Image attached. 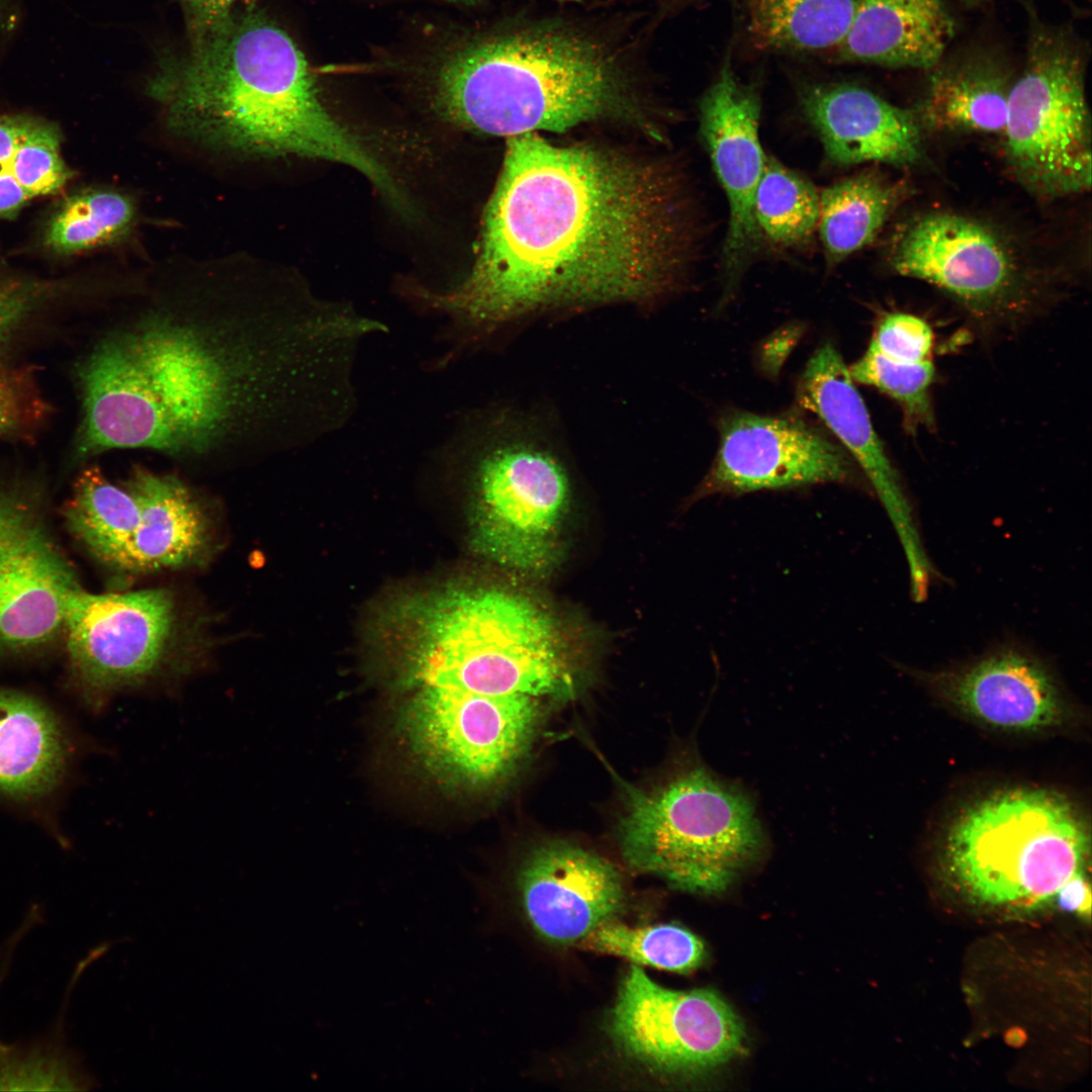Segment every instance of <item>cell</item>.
Segmentation results:
<instances>
[{
  "label": "cell",
  "mask_w": 1092,
  "mask_h": 1092,
  "mask_svg": "<svg viewBox=\"0 0 1092 1092\" xmlns=\"http://www.w3.org/2000/svg\"><path fill=\"white\" fill-rule=\"evenodd\" d=\"M152 299L78 364V458L145 449L185 465L248 461L302 445L349 413L365 317L259 290Z\"/></svg>",
  "instance_id": "1"
},
{
  "label": "cell",
  "mask_w": 1092,
  "mask_h": 1092,
  "mask_svg": "<svg viewBox=\"0 0 1092 1092\" xmlns=\"http://www.w3.org/2000/svg\"><path fill=\"white\" fill-rule=\"evenodd\" d=\"M688 210L663 165L536 133L509 138L475 263L434 300L481 331L551 309L653 301L688 267Z\"/></svg>",
  "instance_id": "2"
},
{
  "label": "cell",
  "mask_w": 1092,
  "mask_h": 1092,
  "mask_svg": "<svg viewBox=\"0 0 1092 1092\" xmlns=\"http://www.w3.org/2000/svg\"><path fill=\"white\" fill-rule=\"evenodd\" d=\"M639 41L565 8L521 7L456 44L432 77L455 123L508 138L648 113Z\"/></svg>",
  "instance_id": "3"
},
{
  "label": "cell",
  "mask_w": 1092,
  "mask_h": 1092,
  "mask_svg": "<svg viewBox=\"0 0 1092 1092\" xmlns=\"http://www.w3.org/2000/svg\"><path fill=\"white\" fill-rule=\"evenodd\" d=\"M147 89L182 133L246 154L341 163L389 198L398 192L384 164L326 109L295 41L254 3L162 52Z\"/></svg>",
  "instance_id": "4"
},
{
  "label": "cell",
  "mask_w": 1092,
  "mask_h": 1092,
  "mask_svg": "<svg viewBox=\"0 0 1092 1092\" xmlns=\"http://www.w3.org/2000/svg\"><path fill=\"white\" fill-rule=\"evenodd\" d=\"M418 615L413 678L422 687L490 697L573 695L558 627L529 598L493 588L454 592Z\"/></svg>",
  "instance_id": "5"
},
{
  "label": "cell",
  "mask_w": 1092,
  "mask_h": 1092,
  "mask_svg": "<svg viewBox=\"0 0 1092 1092\" xmlns=\"http://www.w3.org/2000/svg\"><path fill=\"white\" fill-rule=\"evenodd\" d=\"M1090 836L1074 804L1044 788H1013L965 808L950 824L942 867L969 902L1010 913L1054 903L1085 871Z\"/></svg>",
  "instance_id": "6"
},
{
  "label": "cell",
  "mask_w": 1092,
  "mask_h": 1092,
  "mask_svg": "<svg viewBox=\"0 0 1092 1092\" xmlns=\"http://www.w3.org/2000/svg\"><path fill=\"white\" fill-rule=\"evenodd\" d=\"M618 840L627 864L697 894L726 890L762 852L750 796L699 758L649 790L626 786Z\"/></svg>",
  "instance_id": "7"
},
{
  "label": "cell",
  "mask_w": 1092,
  "mask_h": 1092,
  "mask_svg": "<svg viewBox=\"0 0 1092 1092\" xmlns=\"http://www.w3.org/2000/svg\"><path fill=\"white\" fill-rule=\"evenodd\" d=\"M1022 70L1012 84L1005 153L1019 181L1054 198L1091 186V120L1086 99L1087 53L1067 25L1028 13Z\"/></svg>",
  "instance_id": "8"
},
{
  "label": "cell",
  "mask_w": 1092,
  "mask_h": 1092,
  "mask_svg": "<svg viewBox=\"0 0 1092 1092\" xmlns=\"http://www.w3.org/2000/svg\"><path fill=\"white\" fill-rule=\"evenodd\" d=\"M483 421L458 448L473 470L480 542L504 565L542 571L570 502L565 464L532 421L502 412Z\"/></svg>",
  "instance_id": "9"
},
{
  "label": "cell",
  "mask_w": 1092,
  "mask_h": 1092,
  "mask_svg": "<svg viewBox=\"0 0 1092 1092\" xmlns=\"http://www.w3.org/2000/svg\"><path fill=\"white\" fill-rule=\"evenodd\" d=\"M169 589L92 594L69 598L64 630L72 672L89 706L163 674L178 631Z\"/></svg>",
  "instance_id": "10"
},
{
  "label": "cell",
  "mask_w": 1092,
  "mask_h": 1092,
  "mask_svg": "<svg viewBox=\"0 0 1092 1092\" xmlns=\"http://www.w3.org/2000/svg\"><path fill=\"white\" fill-rule=\"evenodd\" d=\"M609 1031L625 1057L663 1076L710 1072L744 1051L733 1009L711 989L675 991L632 966L619 988Z\"/></svg>",
  "instance_id": "11"
},
{
  "label": "cell",
  "mask_w": 1092,
  "mask_h": 1092,
  "mask_svg": "<svg viewBox=\"0 0 1092 1092\" xmlns=\"http://www.w3.org/2000/svg\"><path fill=\"white\" fill-rule=\"evenodd\" d=\"M541 699L490 697L422 687L405 730L423 763L447 781L483 787L509 777L526 755Z\"/></svg>",
  "instance_id": "12"
},
{
  "label": "cell",
  "mask_w": 1092,
  "mask_h": 1092,
  "mask_svg": "<svg viewBox=\"0 0 1092 1092\" xmlns=\"http://www.w3.org/2000/svg\"><path fill=\"white\" fill-rule=\"evenodd\" d=\"M889 262L898 274L937 287L982 321L1013 320L1026 307L1024 283L1006 245L969 217L931 212L915 218L892 243Z\"/></svg>",
  "instance_id": "13"
},
{
  "label": "cell",
  "mask_w": 1092,
  "mask_h": 1092,
  "mask_svg": "<svg viewBox=\"0 0 1092 1092\" xmlns=\"http://www.w3.org/2000/svg\"><path fill=\"white\" fill-rule=\"evenodd\" d=\"M81 586L32 494L0 487V646L23 650L51 642Z\"/></svg>",
  "instance_id": "14"
},
{
  "label": "cell",
  "mask_w": 1092,
  "mask_h": 1092,
  "mask_svg": "<svg viewBox=\"0 0 1092 1092\" xmlns=\"http://www.w3.org/2000/svg\"><path fill=\"white\" fill-rule=\"evenodd\" d=\"M856 469L843 447L801 419L737 412L721 422L717 455L693 497L856 483Z\"/></svg>",
  "instance_id": "15"
},
{
  "label": "cell",
  "mask_w": 1092,
  "mask_h": 1092,
  "mask_svg": "<svg viewBox=\"0 0 1092 1092\" xmlns=\"http://www.w3.org/2000/svg\"><path fill=\"white\" fill-rule=\"evenodd\" d=\"M699 107L701 132L729 205L723 268L727 280H736L759 239L754 199L767 158L758 132L759 96L737 77L730 52Z\"/></svg>",
  "instance_id": "16"
},
{
  "label": "cell",
  "mask_w": 1092,
  "mask_h": 1092,
  "mask_svg": "<svg viewBox=\"0 0 1092 1092\" xmlns=\"http://www.w3.org/2000/svg\"><path fill=\"white\" fill-rule=\"evenodd\" d=\"M519 888L534 929L559 944L581 941L614 920L626 902L619 871L606 858L567 843L533 851L520 871Z\"/></svg>",
  "instance_id": "17"
},
{
  "label": "cell",
  "mask_w": 1092,
  "mask_h": 1092,
  "mask_svg": "<svg viewBox=\"0 0 1092 1092\" xmlns=\"http://www.w3.org/2000/svg\"><path fill=\"white\" fill-rule=\"evenodd\" d=\"M926 680L970 718L995 729L1041 731L1059 725L1066 712L1052 670L1018 645H1001Z\"/></svg>",
  "instance_id": "18"
},
{
  "label": "cell",
  "mask_w": 1092,
  "mask_h": 1092,
  "mask_svg": "<svg viewBox=\"0 0 1092 1092\" xmlns=\"http://www.w3.org/2000/svg\"><path fill=\"white\" fill-rule=\"evenodd\" d=\"M801 406L815 414L840 440L862 469L892 519L905 549L909 569L928 565L900 478L876 434L849 370L829 344L809 360L798 387Z\"/></svg>",
  "instance_id": "19"
},
{
  "label": "cell",
  "mask_w": 1092,
  "mask_h": 1092,
  "mask_svg": "<svg viewBox=\"0 0 1092 1092\" xmlns=\"http://www.w3.org/2000/svg\"><path fill=\"white\" fill-rule=\"evenodd\" d=\"M803 114L827 158L840 166H907L922 156L921 124L913 111L848 82H808L798 89Z\"/></svg>",
  "instance_id": "20"
},
{
  "label": "cell",
  "mask_w": 1092,
  "mask_h": 1092,
  "mask_svg": "<svg viewBox=\"0 0 1092 1092\" xmlns=\"http://www.w3.org/2000/svg\"><path fill=\"white\" fill-rule=\"evenodd\" d=\"M926 71L925 91L914 111L921 126L1003 133L1016 74L1002 49L970 42L946 50Z\"/></svg>",
  "instance_id": "21"
},
{
  "label": "cell",
  "mask_w": 1092,
  "mask_h": 1092,
  "mask_svg": "<svg viewBox=\"0 0 1092 1092\" xmlns=\"http://www.w3.org/2000/svg\"><path fill=\"white\" fill-rule=\"evenodd\" d=\"M123 485L138 500L141 516L126 546L121 571L179 568L205 556L210 546L208 518L182 479L138 465Z\"/></svg>",
  "instance_id": "22"
},
{
  "label": "cell",
  "mask_w": 1092,
  "mask_h": 1092,
  "mask_svg": "<svg viewBox=\"0 0 1092 1092\" xmlns=\"http://www.w3.org/2000/svg\"><path fill=\"white\" fill-rule=\"evenodd\" d=\"M956 21L945 0H856L836 57L887 68H931L946 52Z\"/></svg>",
  "instance_id": "23"
},
{
  "label": "cell",
  "mask_w": 1092,
  "mask_h": 1092,
  "mask_svg": "<svg viewBox=\"0 0 1092 1092\" xmlns=\"http://www.w3.org/2000/svg\"><path fill=\"white\" fill-rule=\"evenodd\" d=\"M60 722L36 699L0 689V793L33 799L60 783L69 758Z\"/></svg>",
  "instance_id": "24"
},
{
  "label": "cell",
  "mask_w": 1092,
  "mask_h": 1092,
  "mask_svg": "<svg viewBox=\"0 0 1092 1092\" xmlns=\"http://www.w3.org/2000/svg\"><path fill=\"white\" fill-rule=\"evenodd\" d=\"M905 186L864 171L820 193L818 232L830 265L869 245L901 201Z\"/></svg>",
  "instance_id": "25"
},
{
  "label": "cell",
  "mask_w": 1092,
  "mask_h": 1092,
  "mask_svg": "<svg viewBox=\"0 0 1092 1092\" xmlns=\"http://www.w3.org/2000/svg\"><path fill=\"white\" fill-rule=\"evenodd\" d=\"M140 516L133 494L112 483L97 466L79 474L63 509L72 536L98 561L118 570Z\"/></svg>",
  "instance_id": "26"
},
{
  "label": "cell",
  "mask_w": 1092,
  "mask_h": 1092,
  "mask_svg": "<svg viewBox=\"0 0 1092 1092\" xmlns=\"http://www.w3.org/2000/svg\"><path fill=\"white\" fill-rule=\"evenodd\" d=\"M856 0H748V31L761 50L836 51L851 26Z\"/></svg>",
  "instance_id": "27"
},
{
  "label": "cell",
  "mask_w": 1092,
  "mask_h": 1092,
  "mask_svg": "<svg viewBox=\"0 0 1092 1092\" xmlns=\"http://www.w3.org/2000/svg\"><path fill=\"white\" fill-rule=\"evenodd\" d=\"M820 193L799 173L767 158L754 199L759 236L781 249L807 245L818 228Z\"/></svg>",
  "instance_id": "28"
},
{
  "label": "cell",
  "mask_w": 1092,
  "mask_h": 1092,
  "mask_svg": "<svg viewBox=\"0 0 1092 1092\" xmlns=\"http://www.w3.org/2000/svg\"><path fill=\"white\" fill-rule=\"evenodd\" d=\"M129 196L108 189L68 197L51 216L44 245L60 254H74L123 238L134 222Z\"/></svg>",
  "instance_id": "29"
},
{
  "label": "cell",
  "mask_w": 1092,
  "mask_h": 1092,
  "mask_svg": "<svg viewBox=\"0 0 1092 1092\" xmlns=\"http://www.w3.org/2000/svg\"><path fill=\"white\" fill-rule=\"evenodd\" d=\"M579 944L635 964L677 973L697 969L705 958L702 940L677 924L632 927L614 919L595 928Z\"/></svg>",
  "instance_id": "30"
},
{
  "label": "cell",
  "mask_w": 1092,
  "mask_h": 1092,
  "mask_svg": "<svg viewBox=\"0 0 1092 1092\" xmlns=\"http://www.w3.org/2000/svg\"><path fill=\"white\" fill-rule=\"evenodd\" d=\"M27 931L19 926L0 945V984ZM68 1055L53 1028L12 1045L0 1041V1090H59L66 1079Z\"/></svg>",
  "instance_id": "31"
},
{
  "label": "cell",
  "mask_w": 1092,
  "mask_h": 1092,
  "mask_svg": "<svg viewBox=\"0 0 1092 1092\" xmlns=\"http://www.w3.org/2000/svg\"><path fill=\"white\" fill-rule=\"evenodd\" d=\"M849 370L852 380L873 386L898 401L912 426L932 422L930 387L933 360L908 363L889 359L868 347Z\"/></svg>",
  "instance_id": "32"
},
{
  "label": "cell",
  "mask_w": 1092,
  "mask_h": 1092,
  "mask_svg": "<svg viewBox=\"0 0 1092 1092\" xmlns=\"http://www.w3.org/2000/svg\"><path fill=\"white\" fill-rule=\"evenodd\" d=\"M12 173L30 199L55 194L68 183L72 173L56 124L30 116L13 154Z\"/></svg>",
  "instance_id": "33"
},
{
  "label": "cell",
  "mask_w": 1092,
  "mask_h": 1092,
  "mask_svg": "<svg viewBox=\"0 0 1092 1092\" xmlns=\"http://www.w3.org/2000/svg\"><path fill=\"white\" fill-rule=\"evenodd\" d=\"M869 347L899 362L932 360L934 334L923 318L906 312H890L878 324Z\"/></svg>",
  "instance_id": "34"
},
{
  "label": "cell",
  "mask_w": 1092,
  "mask_h": 1092,
  "mask_svg": "<svg viewBox=\"0 0 1092 1092\" xmlns=\"http://www.w3.org/2000/svg\"><path fill=\"white\" fill-rule=\"evenodd\" d=\"M51 293V284L0 273V348Z\"/></svg>",
  "instance_id": "35"
},
{
  "label": "cell",
  "mask_w": 1092,
  "mask_h": 1092,
  "mask_svg": "<svg viewBox=\"0 0 1092 1092\" xmlns=\"http://www.w3.org/2000/svg\"><path fill=\"white\" fill-rule=\"evenodd\" d=\"M30 116L0 115V218L15 216L30 197L12 173V158Z\"/></svg>",
  "instance_id": "36"
},
{
  "label": "cell",
  "mask_w": 1092,
  "mask_h": 1092,
  "mask_svg": "<svg viewBox=\"0 0 1092 1092\" xmlns=\"http://www.w3.org/2000/svg\"><path fill=\"white\" fill-rule=\"evenodd\" d=\"M37 406L23 379L0 372V437L27 428L39 413Z\"/></svg>",
  "instance_id": "37"
},
{
  "label": "cell",
  "mask_w": 1092,
  "mask_h": 1092,
  "mask_svg": "<svg viewBox=\"0 0 1092 1092\" xmlns=\"http://www.w3.org/2000/svg\"><path fill=\"white\" fill-rule=\"evenodd\" d=\"M255 0H178L186 28V37L197 35L216 24L240 6Z\"/></svg>",
  "instance_id": "38"
},
{
  "label": "cell",
  "mask_w": 1092,
  "mask_h": 1092,
  "mask_svg": "<svg viewBox=\"0 0 1092 1092\" xmlns=\"http://www.w3.org/2000/svg\"><path fill=\"white\" fill-rule=\"evenodd\" d=\"M1054 903L1070 913L1090 914L1091 893L1085 871L1076 874L1061 887Z\"/></svg>",
  "instance_id": "39"
},
{
  "label": "cell",
  "mask_w": 1092,
  "mask_h": 1092,
  "mask_svg": "<svg viewBox=\"0 0 1092 1092\" xmlns=\"http://www.w3.org/2000/svg\"><path fill=\"white\" fill-rule=\"evenodd\" d=\"M989 0H960L961 3L968 7H977L987 3Z\"/></svg>",
  "instance_id": "40"
},
{
  "label": "cell",
  "mask_w": 1092,
  "mask_h": 1092,
  "mask_svg": "<svg viewBox=\"0 0 1092 1092\" xmlns=\"http://www.w3.org/2000/svg\"><path fill=\"white\" fill-rule=\"evenodd\" d=\"M654 1H656L658 3H661L663 5H679V4L692 2V1H695V0H654Z\"/></svg>",
  "instance_id": "41"
},
{
  "label": "cell",
  "mask_w": 1092,
  "mask_h": 1092,
  "mask_svg": "<svg viewBox=\"0 0 1092 1092\" xmlns=\"http://www.w3.org/2000/svg\"><path fill=\"white\" fill-rule=\"evenodd\" d=\"M9 0H0V25L3 20L4 13L8 7Z\"/></svg>",
  "instance_id": "42"
}]
</instances>
